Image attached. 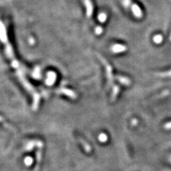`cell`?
Returning <instances> with one entry per match:
<instances>
[{"label":"cell","mask_w":171,"mask_h":171,"mask_svg":"<svg viewBox=\"0 0 171 171\" xmlns=\"http://www.w3.org/2000/svg\"><path fill=\"white\" fill-rule=\"evenodd\" d=\"M0 40L3 42L4 44H7L9 43L8 42V38L6 28L4 25V24L0 21Z\"/></svg>","instance_id":"6da1fadb"},{"label":"cell","mask_w":171,"mask_h":171,"mask_svg":"<svg viewBox=\"0 0 171 171\" xmlns=\"http://www.w3.org/2000/svg\"><path fill=\"white\" fill-rule=\"evenodd\" d=\"M84 4L86 7V15L88 17H90L93 14V5L91 2L90 0H84Z\"/></svg>","instance_id":"7a4b0ae2"},{"label":"cell","mask_w":171,"mask_h":171,"mask_svg":"<svg viewBox=\"0 0 171 171\" xmlns=\"http://www.w3.org/2000/svg\"><path fill=\"white\" fill-rule=\"evenodd\" d=\"M132 11H133V15L137 17L138 18H140L142 17L143 15V13H142V11L141 9H140V8L138 7V5H132Z\"/></svg>","instance_id":"3957f363"},{"label":"cell","mask_w":171,"mask_h":171,"mask_svg":"<svg viewBox=\"0 0 171 171\" xmlns=\"http://www.w3.org/2000/svg\"><path fill=\"white\" fill-rule=\"evenodd\" d=\"M55 79H56V74L53 73V72H49V74H48L47 84H49V85H51V84H53L54 82L55 81Z\"/></svg>","instance_id":"277c9868"},{"label":"cell","mask_w":171,"mask_h":171,"mask_svg":"<svg viewBox=\"0 0 171 171\" xmlns=\"http://www.w3.org/2000/svg\"><path fill=\"white\" fill-rule=\"evenodd\" d=\"M111 49L115 53H118V52H122L126 50V47L123 45H115L111 48Z\"/></svg>","instance_id":"5b68a950"},{"label":"cell","mask_w":171,"mask_h":171,"mask_svg":"<svg viewBox=\"0 0 171 171\" xmlns=\"http://www.w3.org/2000/svg\"><path fill=\"white\" fill-rule=\"evenodd\" d=\"M116 78H118V81H119L120 83L123 84H126V85H128V84H130V81L128 79V78H126L124 77H121V76H116Z\"/></svg>","instance_id":"8992f818"},{"label":"cell","mask_w":171,"mask_h":171,"mask_svg":"<svg viewBox=\"0 0 171 171\" xmlns=\"http://www.w3.org/2000/svg\"><path fill=\"white\" fill-rule=\"evenodd\" d=\"M153 41L156 44H160L163 41V37L161 35H156L153 38Z\"/></svg>","instance_id":"52a82bcc"},{"label":"cell","mask_w":171,"mask_h":171,"mask_svg":"<svg viewBox=\"0 0 171 171\" xmlns=\"http://www.w3.org/2000/svg\"><path fill=\"white\" fill-rule=\"evenodd\" d=\"M107 19V15H106L105 13H101L98 15V20L100 22H104Z\"/></svg>","instance_id":"ba28073f"},{"label":"cell","mask_w":171,"mask_h":171,"mask_svg":"<svg viewBox=\"0 0 171 171\" xmlns=\"http://www.w3.org/2000/svg\"><path fill=\"white\" fill-rule=\"evenodd\" d=\"M33 162V159L31 157H27L25 158V163L27 165V166H30Z\"/></svg>","instance_id":"9c48e42d"},{"label":"cell","mask_w":171,"mask_h":171,"mask_svg":"<svg viewBox=\"0 0 171 171\" xmlns=\"http://www.w3.org/2000/svg\"><path fill=\"white\" fill-rule=\"evenodd\" d=\"M118 92V86H116V87L113 88V95H112L113 100H115L116 96V95H117Z\"/></svg>","instance_id":"30bf717a"},{"label":"cell","mask_w":171,"mask_h":171,"mask_svg":"<svg viewBox=\"0 0 171 171\" xmlns=\"http://www.w3.org/2000/svg\"><path fill=\"white\" fill-rule=\"evenodd\" d=\"M99 140H100L101 142H105L106 140H107V136H106V135L105 134H100L99 136Z\"/></svg>","instance_id":"8fae6325"},{"label":"cell","mask_w":171,"mask_h":171,"mask_svg":"<svg viewBox=\"0 0 171 171\" xmlns=\"http://www.w3.org/2000/svg\"><path fill=\"white\" fill-rule=\"evenodd\" d=\"M123 4L125 7H128L130 5V0H123Z\"/></svg>","instance_id":"7c38bea8"},{"label":"cell","mask_w":171,"mask_h":171,"mask_svg":"<svg viewBox=\"0 0 171 171\" xmlns=\"http://www.w3.org/2000/svg\"><path fill=\"white\" fill-rule=\"evenodd\" d=\"M95 31H96V34H100L102 33L103 29H102V28H101V27H96V28Z\"/></svg>","instance_id":"4fadbf2b"},{"label":"cell","mask_w":171,"mask_h":171,"mask_svg":"<svg viewBox=\"0 0 171 171\" xmlns=\"http://www.w3.org/2000/svg\"><path fill=\"white\" fill-rule=\"evenodd\" d=\"M165 128H167V129H170V128H171V123H167L166 126H165Z\"/></svg>","instance_id":"5bb4252c"},{"label":"cell","mask_w":171,"mask_h":171,"mask_svg":"<svg viewBox=\"0 0 171 171\" xmlns=\"http://www.w3.org/2000/svg\"><path fill=\"white\" fill-rule=\"evenodd\" d=\"M30 43H31V44H34V40L33 39H30Z\"/></svg>","instance_id":"9a60e30c"},{"label":"cell","mask_w":171,"mask_h":171,"mask_svg":"<svg viewBox=\"0 0 171 171\" xmlns=\"http://www.w3.org/2000/svg\"><path fill=\"white\" fill-rule=\"evenodd\" d=\"M170 40H171V36H170Z\"/></svg>","instance_id":"2e32d148"}]
</instances>
